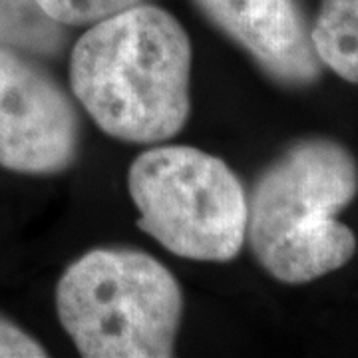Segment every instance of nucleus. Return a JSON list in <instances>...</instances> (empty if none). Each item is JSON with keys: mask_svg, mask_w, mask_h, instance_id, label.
<instances>
[{"mask_svg": "<svg viewBox=\"0 0 358 358\" xmlns=\"http://www.w3.org/2000/svg\"><path fill=\"white\" fill-rule=\"evenodd\" d=\"M46 348L13 320L0 315V358H44Z\"/></svg>", "mask_w": 358, "mask_h": 358, "instance_id": "nucleus-10", "label": "nucleus"}, {"mask_svg": "<svg viewBox=\"0 0 358 358\" xmlns=\"http://www.w3.org/2000/svg\"><path fill=\"white\" fill-rule=\"evenodd\" d=\"M56 313L86 358L173 357L183 294L171 271L136 249H94L56 285Z\"/></svg>", "mask_w": 358, "mask_h": 358, "instance_id": "nucleus-3", "label": "nucleus"}, {"mask_svg": "<svg viewBox=\"0 0 358 358\" xmlns=\"http://www.w3.org/2000/svg\"><path fill=\"white\" fill-rule=\"evenodd\" d=\"M358 192V167L343 145L301 141L259 178L247 211L257 261L282 282H308L346 265L355 233L336 221Z\"/></svg>", "mask_w": 358, "mask_h": 358, "instance_id": "nucleus-2", "label": "nucleus"}, {"mask_svg": "<svg viewBox=\"0 0 358 358\" xmlns=\"http://www.w3.org/2000/svg\"><path fill=\"white\" fill-rule=\"evenodd\" d=\"M141 231L169 253L227 263L247 239L249 201L223 159L192 145H154L128 171Z\"/></svg>", "mask_w": 358, "mask_h": 358, "instance_id": "nucleus-4", "label": "nucleus"}, {"mask_svg": "<svg viewBox=\"0 0 358 358\" xmlns=\"http://www.w3.org/2000/svg\"><path fill=\"white\" fill-rule=\"evenodd\" d=\"M40 8L66 28L94 26L148 0H36Z\"/></svg>", "mask_w": 358, "mask_h": 358, "instance_id": "nucleus-9", "label": "nucleus"}, {"mask_svg": "<svg viewBox=\"0 0 358 358\" xmlns=\"http://www.w3.org/2000/svg\"><path fill=\"white\" fill-rule=\"evenodd\" d=\"M219 30L253 56L268 76L305 86L320 74L296 0H195Z\"/></svg>", "mask_w": 358, "mask_h": 358, "instance_id": "nucleus-6", "label": "nucleus"}, {"mask_svg": "<svg viewBox=\"0 0 358 358\" xmlns=\"http://www.w3.org/2000/svg\"><path fill=\"white\" fill-rule=\"evenodd\" d=\"M78 150L80 117L66 90L36 58L0 48V167L54 176Z\"/></svg>", "mask_w": 358, "mask_h": 358, "instance_id": "nucleus-5", "label": "nucleus"}, {"mask_svg": "<svg viewBox=\"0 0 358 358\" xmlns=\"http://www.w3.org/2000/svg\"><path fill=\"white\" fill-rule=\"evenodd\" d=\"M68 44V28L52 20L36 0H0V48L36 60L58 58Z\"/></svg>", "mask_w": 358, "mask_h": 358, "instance_id": "nucleus-8", "label": "nucleus"}, {"mask_svg": "<svg viewBox=\"0 0 358 358\" xmlns=\"http://www.w3.org/2000/svg\"><path fill=\"white\" fill-rule=\"evenodd\" d=\"M192 60L178 18L143 2L88 26L70 52V88L114 140L164 143L192 112Z\"/></svg>", "mask_w": 358, "mask_h": 358, "instance_id": "nucleus-1", "label": "nucleus"}, {"mask_svg": "<svg viewBox=\"0 0 358 358\" xmlns=\"http://www.w3.org/2000/svg\"><path fill=\"white\" fill-rule=\"evenodd\" d=\"M308 36L320 64L358 84V0H320Z\"/></svg>", "mask_w": 358, "mask_h": 358, "instance_id": "nucleus-7", "label": "nucleus"}]
</instances>
